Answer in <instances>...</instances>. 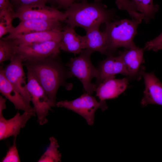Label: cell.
<instances>
[{"instance_id": "1", "label": "cell", "mask_w": 162, "mask_h": 162, "mask_svg": "<svg viewBox=\"0 0 162 162\" xmlns=\"http://www.w3.org/2000/svg\"><path fill=\"white\" fill-rule=\"evenodd\" d=\"M60 53L39 59H29L23 62L27 70L36 78L47 94L52 107L56 106V95L60 86L69 89L67 80L72 77Z\"/></svg>"}, {"instance_id": "2", "label": "cell", "mask_w": 162, "mask_h": 162, "mask_svg": "<svg viewBox=\"0 0 162 162\" xmlns=\"http://www.w3.org/2000/svg\"><path fill=\"white\" fill-rule=\"evenodd\" d=\"M65 12L68 14L64 21L67 25L74 28L80 27L86 31L111 21L114 16V11L108 9L102 0L75 2Z\"/></svg>"}, {"instance_id": "3", "label": "cell", "mask_w": 162, "mask_h": 162, "mask_svg": "<svg viewBox=\"0 0 162 162\" xmlns=\"http://www.w3.org/2000/svg\"><path fill=\"white\" fill-rule=\"evenodd\" d=\"M140 23L132 19L111 21L106 23L104 31L106 38L107 56L113 55L118 48L128 49L135 45L134 40Z\"/></svg>"}, {"instance_id": "4", "label": "cell", "mask_w": 162, "mask_h": 162, "mask_svg": "<svg viewBox=\"0 0 162 162\" xmlns=\"http://www.w3.org/2000/svg\"><path fill=\"white\" fill-rule=\"evenodd\" d=\"M93 52L83 49L77 57L70 58L66 65L71 76H75L82 83L86 93L92 95L94 91L92 79L97 78L98 68L92 64L91 58Z\"/></svg>"}, {"instance_id": "5", "label": "cell", "mask_w": 162, "mask_h": 162, "mask_svg": "<svg viewBox=\"0 0 162 162\" xmlns=\"http://www.w3.org/2000/svg\"><path fill=\"white\" fill-rule=\"evenodd\" d=\"M56 106L74 112L84 118L90 125L93 124L95 113L97 110L100 108L104 111L108 107L106 101L98 102L94 97L87 93L72 100L57 102Z\"/></svg>"}, {"instance_id": "6", "label": "cell", "mask_w": 162, "mask_h": 162, "mask_svg": "<svg viewBox=\"0 0 162 162\" xmlns=\"http://www.w3.org/2000/svg\"><path fill=\"white\" fill-rule=\"evenodd\" d=\"M27 88L31 98V101L37 116L38 122L40 125L48 122L47 116L52 106L44 88L34 75L27 70Z\"/></svg>"}, {"instance_id": "7", "label": "cell", "mask_w": 162, "mask_h": 162, "mask_svg": "<svg viewBox=\"0 0 162 162\" xmlns=\"http://www.w3.org/2000/svg\"><path fill=\"white\" fill-rule=\"evenodd\" d=\"M10 62L3 67L4 74L8 81L29 104L31 98L27 90L23 68V60L16 53Z\"/></svg>"}, {"instance_id": "8", "label": "cell", "mask_w": 162, "mask_h": 162, "mask_svg": "<svg viewBox=\"0 0 162 162\" xmlns=\"http://www.w3.org/2000/svg\"><path fill=\"white\" fill-rule=\"evenodd\" d=\"M67 14L58 10L53 6L46 5L20 9L15 12V18L21 21L28 20H36L51 21H65Z\"/></svg>"}, {"instance_id": "9", "label": "cell", "mask_w": 162, "mask_h": 162, "mask_svg": "<svg viewBox=\"0 0 162 162\" xmlns=\"http://www.w3.org/2000/svg\"><path fill=\"white\" fill-rule=\"evenodd\" d=\"M59 42L49 41L18 46L16 53L21 57L23 62L27 59L44 58L60 53Z\"/></svg>"}, {"instance_id": "10", "label": "cell", "mask_w": 162, "mask_h": 162, "mask_svg": "<svg viewBox=\"0 0 162 162\" xmlns=\"http://www.w3.org/2000/svg\"><path fill=\"white\" fill-rule=\"evenodd\" d=\"M140 74L143 77L145 85L144 96L141 102L142 106L149 104L162 106V82L154 72H146L141 68Z\"/></svg>"}, {"instance_id": "11", "label": "cell", "mask_w": 162, "mask_h": 162, "mask_svg": "<svg viewBox=\"0 0 162 162\" xmlns=\"http://www.w3.org/2000/svg\"><path fill=\"white\" fill-rule=\"evenodd\" d=\"M62 22L36 20H22L13 31L5 37V39H13L21 35L37 32L54 29L62 30Z\"/></svg>"}, {"instance_id": "12", "label": "cell", "mask_w": 162, "mask_h": 162, "mask_svg": "<svg viewBox=\"0 0 162 162\" xmlns=\"http://www.w3.org/2000/svg\"><path fill=\"white\" fill-rule=\"evenodd\" d=\"M3 67L2 65L0 67V93L14 104L16 109L27 112L32 116H35L36 113L33 107L30 105L5 77Z\"/></svg>"}, {"instance_id": "13", "label": "cell", "mask_w": 162, "mask_h": 162, "mask_svg": "<svg viewBox=\"0 0 162 162\" xmlns=\"http://www.w3.org/2000/svg\"><path fill=\"white\" fill-rule=\"evenodd\" d=\"M98 76L94 84V89L100 84L109 78L115 76L117 74H121L127 76L128 72L120 56H107L101 62L97 68Z\"/></svg>"}, {"instance_id": "14", "label": "cell", "mask_w": 162, "mask_h": 162, "mask_svg": "<svg viewBox=\"0 0 162 162\" xmlns=\"http://www.w3.org/2000/svg\"><path fill=\"white\" fill-rule=\"evenodd\" d=\"M32 116L27 112L22 114L17 112L13 117L7 119L4 117L3 112H0V140L10 136L16 137Z\"/></svg>"}, {"instance_id": "15", "label": "cell", "mask_w": 162, "mask_h": 162, "mask_svg": "<svg viewBox=\"0 0 162 162\" xmlns=\"http://www.w3.org/2000/svg\"><path fill=\"white\" fill-rule=\"evenodd\" d=\"M113 76L105 80L95 88L96 96L100 101L116 98L123 93L128 86V79L124 78L117 79Z\"/></svg>"}, {"instance_id": "16", "label": "cell", "mask_w": 162, "mask_h": 162, "mask_svg": "<svg viewBox=\"0 0 162 162\" xmlns=\"http://www.w3.org/2000/svg\"><path fill=\"white\" fill-rule=\"evenodd\" d=\"M100 27H95L86 31L84 36L80 35L83 49L89 50L92 52H98L107 55V44L104 31L99 30Z\"/></svg>"}, {"instance_id": "17", "label": "cell", "mask_w": 162, "mask_h": 162, "mask_svg": "<svg viewBox=\"0 0 162 162\" xmlns=\"http://www.w3.org/2000/svg\"><path fill=\"white\" fill-rule=\"evenodd\" d=\"M144 50L135 45L119 52L118 55L123 60L129 78H134L140 74L141 65L144 62Z\"/></svg>"}, {"instance_id": "18", "label": "cell", "mask_w": 162, "mask_h": 162, "mask_svg": "<svg viewBox=\"0 0 162 162\" xmlns=\"http://www.w3.org/2000/svg\"><path fill=\"white\" fill-rule=\"evenodd\" d=\"M62 30L54 29L42 31L17 36L13 39L17 46L49 41H60Z\"/></svg>"}, {"instance_id": "19", "label": "cell", "mask_w": 162, "mask_h": 162, "mask_svg": "<svg viewBox=\"0 0 162 162\" xmlns=\"http://www.w3.org/2000/svg\"><path fill=\"white\" fill-rule=\"evenodd\" d=\"M74 28L66 25L62 28L59 42L60 50L75 54H80L83 50L80 35Z\"/></svg>"}, {"instance_id": "20", "label": "cell", "mask_w": 162, "mask_h": 162, "mask_svg": "<svg viewBox=\"0 0 162 162\" xmlns=\"http://www.w3.org/2000/svg\"><path fill=\"white\" fill-rule=\"evenodd\" d=\"M138 10L142 15L143 20L148 23L153 19L158 10L159 6L153 0H132Z\"/></svg>"}, {"instance_id": "21", "label": "cell", "mask_w": 162, "mask_h": 162, "mask_svg": "<svg viewBox=\"0 0 162 162\" xmlns=\"http://www.w3.org/2000/svg\"><path fill=\"white\" fill-rule=\"evenodd\" d=\"M50 143L46 150L38 160V162H58L61 161L62 155L58 150L59 146L54 137L49 138Z\"/></svg>"}, {"instance_id": "22", "label": "cell", "mask_w": 162, "mask_h": 162, "mask_svg": "<svg viewBox=\"0 0 162 162\" xmlns=\"http://www.w3.org/2000/svg\"><path fill=\"white\" fill-rule=\"evenodd\" d=\"M17 45L11 39L2 37L0 40V63L6 61H11L16 52Z\"/></svg>"}, {"instance_id": "23", "label": "cell", "mask_w": 162, "mask_h": 162, "mask_svg": "<svg viewBox=\"0 0 162 162\" xmlns=\"http://www.w3.org/2000/svg\"><path fill=\"white\" fill-rule=\"evenodd\" d=\"M10 1L15 12L23 8L43 6L48 3H56L54 0H10Z\"/></svg>"}, {"instance_id": "24", "label": "cell", "mask_w": 162, "mask_h": 162, "mask_svg": "<svg viewBox=\"0 0 162 162\" xmlns=\"http://www.w3.org/2000/svg\"><path fill=\"white\" fill-rule=\"evenodd\" d=\"M14 16L8 13L0 11V38L8 33L10 34L14 28L12 21Z\"/></svg>"}, {"instance_id": "25", "label": "cell", "mask_w": 162, "mask_h": 162, "mask_svg": "<svg viewBox=\"0 0 162 162\" xmlns=\"http://www.w3.org/2000/svg\"><path fill=\"white\" fill-rule=\"evenodd\" d=\"M115 0L118 8L126 11L132 18H136L139 15V13L132 0Z\"/></svg>"}, {"instance_id": "26", "label": "cell", "mask_w": 162, "mask_h": 162, "mask_svg": "<svg viewBox=\"0 0 162 162\" xmlns=\"http://www.w3.org/2000/svg\"><path fill=\"white\" fill-rule=\"evenodd\" d=\"M16 137H14L12 145L9 148L6 155L2 159V162H20L21 161L16 146Z\"/></svg>"}, {"instance_id": "27", "label": "cell", "mask_w": 162, "mask_h": 162, "mask_svg": "<svg viewBox=\"0 0 162 162\" xmlns=\"http://www.w3.org/2000/svg\"><path fill=\"white\" fill-rule=\"evenodd\" d=\"M143 49L145 50L155 52L162 49V32L157 37L147 42Z\"/></svg>"}, {"instance_id": "28", "label": "cell", "mask_w": 162, "mask_h": 162, "mask_svg": "<svg viewBox=\"0 0 162 162\" xmlns=\"http://www.w3.org/2000/svg\"><path fill=\"white\" fill-rule=\"evenodd\" d=\"M0 11L10 14L14 16L15 17V12L10 0H0Z\"/></svg>"}, {"instance_id": "29", "label": "cell", "mask_w": 162, "mask_h": 162, "mask_svg": "<svg viewBox=\"0 0 162 162\" xmlns=\"http://www.w3.org/2000/svg\"><path fill=\"white\" fill-rule=\"evenodd\" d=\"M58 8L66 10L73 3L75 2L74 0H54Z\"/></svg>"}, {"instance_id": "30", "label": "cell", "mask_w": 162, "mask_h": 162, "mask_svg": "<svg viewBox=\"0 0 162 162\" xmlns=\"http://www.w3.org/2000/svg\"><path fill=\"white\" fill-rule=\"evenodd\" d=\"M78 0H74L75 2H76V1H78Z\"/></svg>"}]
</instances>
